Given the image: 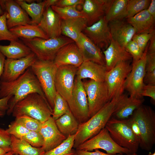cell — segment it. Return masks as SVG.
<instances>
[{
	"mask_svg": "<svg viewBox=\"0 0 155 155\" xmlns=\"http://www.w3.org/2000/svg\"><path fill=\"white\" fill-rule=\"evenodd\" d=\"M126 155H137L136 153H129L127 154H126Z\"/></svg>",
	"mask_w": 155,
	"mask_h": 155,
	"instance_id": "59",
	"label": "cell"
},
{
	"mask_svg": "<svg viewBox=\"0 0 155 155\" xmlns=\"http://www.w3.org/2000/svg\"><path fill=\"white\" fill-rule=\"evenodd\" d=\"M144 100L122 94L119 97L111 117L119 119H125L132 115L134 111L143 104Z\"/></svg>",
	"mask_w": 155,
	"mask_h": 155,
	"instance_id": "23",
	"label": "cell"
},
{
	"mask_svg": "<svg viewBox=\"0 0 155 155\" xmlns=\"http://www.w3.org/2000/svg\"><path fill=\"white\" fill-rule=\"evenodd\" d=\"M14 155H18L17 154H14Z\"/></svg>",
	"mask_w": 155,
	"mask_h": 155,
	"instance_id": "62",
	"label": "cell"
},
{
	"mask_svg": "<svg viewBox=\"0 0 155 155\" xmlns=\"http://www.w3.org/2000/svg\"><path fill=\"white\" fill-rule=\"evenodd\" d=\"M155 19L146 9L126 20L135 29L136 34H139L150 33L155 31Z\"/></svg>",
	"mask_w": 155,
	"mask_h": 155,
	"instance_id": "26",
	"label": "cell"
},
{
	"mask_svg": "<svg viewBox=\"0 0 155 155\" xmlns=\"http://www.w3.org/2000/svg\"><path fill=\"white\" fill-rule=\"evenodd\" d=\"M149 45V43L147 44L142 57L137 61H133L131 70L125 81V90L129 92L130 96L133 97L142 98L141 93L145 84L144 80Z\"/></svg>",
	"mask_w": 155,
	"mask_h": 155,
	"instance_id": "11",
	"label": "cell"
},
{
	"mask_svg": "<svg viewBox=\"0 0 155 155\" xmlns=\"http://www.w3.org/2000/svg\"><path fill=\"white\" fill-rule=\"evenodd\" d=\"M133 132L138 139L140 136V131L138 126L137 123L130 117L128 118Z\"/></svg>",
	"mask_w": 155,
	"mask_h": 155,
	"instance_id": "50",
	"label": "cell"
},
{
	"mask_svg": "<svg viewBox=\"0 0 155 155\" xmlns=\"http://www.w3.org/2000/svg\"><path fill=\"white\" fill-rule=\"evenodd\" d=\"M13 116L26 115L42 123L52 116L53 109L47 100L37 93L28 95L15 105Z\"/></svg>",
	"mask_w": 155,
	"mask_h": 155,
	"instance_id": "4",
	"label": "cell"
},
{
	"mask_svg": "<svg viewBox=\"0 0 155 155\" xmlns=\"http://www.w3.org/2000/svg\"><path fill=\"white\" fill-rule=\"evenodd\" d=\"M87 26L86 19L79 17L61 20V34L75 42L81 33Z\"/></svg>",
	"mask_w": 155,
	"mask_h": 155,
	"instance_id": "27",
	"label": "cell"
},
{
	"mask_svg": "<svg viewBox=\"0 0 155 155\" xmlns=\"http://www.w3.org/2000/svg\"><path fill=\"white\" fill-rule=\"evenodd\" d=\"M147 52L149 53H155V31H153L150 39Z\"/></svg>",
	"mask_w": 155,
	"mask_h": 155,
	"instance_id": "51",
	"label": "cell"
},
{
	"mask_svg": "<svg viewBox=\"0 0 155 155\" xmlns=\"http://www.w3.org/2000/svg\"><path fill=\"white\" fill-rule=\"evenodd\" d=\"M137 124L140 131L139 147L151 150L155 143V113L150 106L142 104L130 117Z\"/></svg>",
	"mask_w": 155,
	"mask_h": 155,
	"instance_id": "3",
	"label": "cell"
},
{
	"mask_svg": "<svg viewBox=\"0 0 155 155\" xmlns=\"http://www.w3.org/2000/svg\"><path fill=\"white\" fill-rule=\"evenodd\" d=\"M107 72L105 66L91 61H83L78 67L76 77L82 80L90 78L98 82H103Z\"/></svg>",
	"mask_w": 155,
	"mask_h": 155,
	"instance_id": "25",
	"label": "cell"
},
{
	"mask_svg": "<svg viewBox=\"0 0 155 155\" xmlns=\"http://www.w3.org/2000/svg\"><path fill=\"white\" fill-rule=\"evenodd\" d=\"M141 96L150 97L153 101H155V85L145 84L144 85L141 93Z\"/></svg>",
	"mask_w": 155,
	"mask_h": 155,
	"instance_id": "46",
	"label": "cell"
},
{
	"mask_svg": "<svg viewBox=\"0 0 155 155\" xmlns=\"http://www.w3.org/2000/svg\"><path fill=\"white\" fill-rule=\"evenodd\" d=\"M112 39L125 48L136 34L133 27L125 19L108 23Z\"/></svg>",
	"mask_w": 155,
	"mask_h": 155,
	"instance_id": "20",
	"label": "cell"
},
{
	"mask_svg": "<svg viewBox=\"0 0 155 155\" xmlns=\"http://www.w3.org/2000/svg\"><path fill=\"white\" fill-rule=\"evenodd\" d=\"M10 151L11 150L0 147V155H5L6 153Z\"/></svg>",
	"mask_w": 155,
	"mask_h": 155,
	"instance_id": "55",
	"label": "cell"
},
{
	"mask_svg": "<svg viewBox=\"0 0 155 155\" xmlns=\"http://www.w3.org/2000/svg\"><path fill=\"white\" fill-rule=\"evenodd\" d=\"M152 32L150 33L136 34L132 38V40L135 42L143 52H144L147 43L150 39Z\"/></svg>",
	"mask_w": 155,
	"mask_h": 155,
	"instance_id": "44",
	"label": "cell"
},
{
	"mask_svg": "<svg viewBox=\"0 0 155 155\" xmlns=\"http://www.w3.org/2000/svg\"><path fill=\"white\" fill-rule=\"evenodd\" d=\"M38 132L43 138L44 144L41 148L45 152L56 147L67 138L59 131L52 116L42 123Z\"/></svg>",
	"mask_w": 155,
	"mask_h": 155,
	"instance_id": "18",
	"label": "cell"
},
{
	"mask_svg": "<svg viewBox=\"0 0 155 155\" xmlns=\"http://www.w3.org/2000/svg\"><path fill=\"white\" fill-rule=\"evenodd\" d=\"M6 130L11 135L19 139H22L30 131L15 120L11 123Z\"/></svg>",
	"mask_w": 155,
	"mask_h": 155,
	"instance_id": "41",
	"label": "cell"
},
{
	"mask_svg": "<svg viewBox=\"0 0 155 155\" xmlns=\"http://www.w3.org/2000/svg\"><path fill=\"white\" fill-rule=\"evenodd\" d=\"M113 0H85L81 11L86 20L87 26H90L104 16Z\"/></svg>",
	"mask_w": 155,
	"mask_h": 155,
	"instance_id": "16",
	"label": "cell"
},
{
	"mask_svg": "<svg viewBox=\"0 0 155 155\" xmlns=\"http://www.w3.org/2000/svg\"><path fill=\"white\" fill-rule=\"evenodd\" d=\"M61 20L59 16L50 7L44 9L42 18L37 25L48 38H56L62 34Z\"/></svg>",
	"mask_w": 155,
	"mask_h": 155,
	"instance_id": "21",
	"label": "cell"
},
{
	"mask_svg": "<svg viewBox=\"0 0 155 155\" xmlns=\"http://www.w3.org/2000/svg\"><path fill=\"white\" fill-rule=\"evenodd\" d=\"M131 69L130 61H124L107 71L105 81L108 88L110 100L123 94L125 81Z\"/></svg>",
	"mask_w": 155,
	"mask_h": 155,
	"instance_id": "10",
	"label": "cell"
},
{
	"mask_svg": "<svg viewBox=\"0 0 155 155\" xmlns=\"http://www.w3.org/2000/svg\"><path fill=\"white\" fill-rule=\"evenodd\" d=\"M37 59L33 53L20 59H6L3 72L0 81L8 82L13 81L22 74Z\"/></svg>",
	"mask_w": 155,
	"mask_h": 155,
	"instance_id": "14",
	"label": "cell"
},
{
	"mask_svg": "<svg viewBox=\"0 0 155 155\" xmlns=\"http://www.w3.org/2000/svg\"><path fill=\"white\" fill-rule=\"evenodd\" d=\"M125 48L132 56L133 61L139 60L144 53L135 42L132 40L128 43Z\"/></svg>",
	"mask_w": 155,
	"mask_h": 155,
	"instance_id": "43",
	"label": "cell"
},
{
	"mask_svg": "<svg viewBox=\"0 0 155 155\" xmlns=\"http://www.w3.org/2000/svg\"><path fill=\"white\" fill-rule=\"evenodd\" d=\"M31 18V24L38 25L40 22L44 9V1L29 3L24 0H15Z\"/></svg>",
	"mask_w": 155,
	"mask_h": 155,
	"instance_id": "32",
	"label": "cell"
},
{
	"mask_svg": "<svg viewBox=\"0 0 155 155\" xmlns=\"http://www.w3.org/2000/svg\"><path fill=\"white\" fill-rule=\"evenodd\" d=\"M30 67L37 79L49 104L53 109L56 92L55 79L58 67L53 61L37 59Z\"/></svg>",
	"mask_w": 155,
	"mask_h": 155,
	"instance_id": "6",
	"label": "cell"
},
{
	"mask_svg": "<svg viewBox=\"0 0 155 155\" xmlns=\"http://www.w3.org/2000/svg\"><path fill=\"white\" fill-rule=\"evenodd\" d=\"M71 155H78L75 151V152Z\"/></svg>",
	"mask_w": 155,
	"mask_h": 155,
	"instance_id": "60",
	"label": "cell"
},
{
	"mask_svg": "<svg viewBox=\"0 0 155 155\" xmlns=\"http://www.w3.org/2000/svg\"><path fill=\"white\" fill-rule=\"evenodd\" d=\"M22 139L35 148H41L44 144L43 138L37 131H30Z\"/></svg>",
	"mask_w": 155,
	"mask_h": 155,
	"instance_id": "42",
	"label": "cell"
},
{
	"mask_svg": "<svg viewBox=\"0 0 155 155\" xmlns=\"http://www.w3.org/2000/svg\"><path fill=\"white\" fill-rule=\"evenodd\" d=\"M15 121L30 131L38 132L42 124L38 120L26 115L17 116Z\"/></svg>",
	"mask_w": 155,
	"mask_h": 155,
	"instance_id": "39",
	"label": "cell"
},
{
	"mask_svg": "<svg viewBox=\"0 0 155 155\" xmlns=\"http://www.w3.org/2000/svg\"><path fill=\"white\" fill-rule=\"evenodd\" d=\"M105 127L115 142L120 146L136 153L139 147V141L131 129L128 118L119 119L111 117Z\"/></svg>",
	"mask_w": 155,
	"mask_h": 155,
	"instance_id": "5",
	"label": "cell"
},
{
	"mask_svg": "<svg viewBox=\"0 0 155 155\" xmlns=\"http://www.w3.org/2000/svg\"><path fill=\"white\" fill-rule=\"evenodd\" d=\"M75 151L78 155H122L120 154L115 155L109 154L101 152L98 149L95 150L94 152L82 150H75Z\"/></svg>",
	"mask_w": 155,
	"mask_h": 155,
	"instance_id": "48",
	"label": "cell"
},
{
	"mask_svg": "<svg viewBox=\"0 0 155 155\" xmlns=\"http://www.w3.org/2000/svg\"><path fill=\"white\" fill-rule=\"evenodd\" d=\"M144 80L145 84L155 85V53H147Z\"/></svg>",
	"mask_w": 155,
	"mask_h": 155,
	"instance_id": "35",
	"label": "cell"
},
{
	"mask_svg": "<svg viewBox=\"0 0 155 155\" xmlns=\"http://www.w3.org/2000/svg\"><path fill=\"white\" fill-rule=\"evenodd\" d=\"M0 5L7 13V24L9 30L19 25L31 24L28 14L15 0H0Z\"/></svg>",
	"mask_w": 155,
	"mask_h": 155,
	"instance_id": "17",
	"label": "cell"
},
{
	"mask_svg": "<svg viewBox=\"0 0 155 155\" xmlns=\"http://www.w3.org/2000/svg\"><path fill=\"white\" fill-rule=\"evenodd\" d=\"M23 43L36 56L37 59L53 61L59 49L64 46L74 42L64 36L47 39L39 37L27 39L21 38Z\"/></svg>",
	"mask_w": 155,
	"mask_h": 155,
	"instance_id": "7",
	"label": "cell"
},
{
	"mask_svg": "<svg viewBox=\"0 0 155 155\" xmlns=\"http://www.w3.org/2000/svg\"><path fill=\"white\" fill-rule=\"evenodd\" d=\"M13 155H14V154H13Z\"/></svg>",
	"mask_w": 155,
	"mask_h": 155,
	"instance_id": "63",
	"label": "cell"
},
{
	"mask_svg": "<svg viewBox=\"0 0 155 155\" xmlns=\"http://www.w3.org/2000/svg\"><path fill=\"white\" fill-rule=\"evenodd\" d=\"M11 150L18 155H43L45 152L42 148L33 147L22 139L11 135Z\"/></svg>",
	"mask_w": 155,
	"mask_h": 155,
	"instance_id": "31",
	"label": "cell"
},
{
	"mask_svg": "<svg viewBox=\"0 0 155 155\" xmlns=\"http://www.w3.org/2000/svg\"><path fill=\"white\" fill-rule=\"evenodd\" d=\"M59 0H46L44 1V9L56 5Z\"/></svg>",
	"mask_w": 155,
	"mask_h": 155,
	"instance_id": "54",
	"label": "cell"
},
{
	"mask_svg": "<svg viewBox=\"0 0 155 155\" xmlns=\"http://www.w3.org/2000/svg\"><path fill=\"white\" fill-rule=\"evenodd\" d=\"M14 154V152L13 151L11 150L6 153L5 155H13Z\"/></svg>",
	"mask_w": 155,
	"mask_h": 155,
	"instance_id": "56",
	"label": "cell"
},
{
	"mask_svg": "<svg viewBox=\"0 0 155 155\" xmlns=\"http://www.w3.org/2000/svg\"><path fill=\"white\" fill-rule=\"evenodd\" d=\"M37 93L46 99L40 83L31 67L16 79L11 82L0 81V99L11 96L7 114L12 113L16 104L28 94Z\"/></svg>",
	"mask_w": 155,
	"mask_h": 155,
	"instance_id": "1",
	"label": "cell"
},
{
	"mask_svg": "<svg viewBox=\"0 0 155 155\" xmlns=\"http://www.w3.org/2000/svg\"><path fill=\"white\" fill-rule=\"evenodd\" d=\"M88 103L90 118L111 100L109 91L105 81L91 80L83 82Z\"/></svg>",
	"mask_w": 155,
	"mask_h": 155,
	"instance_id": "8",
	"label": "cell"
},
{
	"mask_svg": "<svg viewBox=\"0 0 155 155\" xmlns=\"http://www.w3.org/2000/svg\"><path fill=\"white\" fill-rule=\"evenodd\" d=\"M62 20H66L79 17H83L82 13L78 10L76 7H60L56 6L51 7Z\"/></svg>",
	"mask_w": 155,
	"mask_h": 155,
	"instance_id": "38",
	"label": "cell"
},
{
	"mask_svg": "<svg viewBox=\"0 0 155 155\" xmlns=\"http://www.w3.org/2000/svg\"><path fill=\"white\" fill-rule=\"evenodd\" d=\"M119 98H113L87 121L79 124L75 134L73 148L76 149L105 127L114 111Z\"/></svg>",
	"mask_w": 155,
	"mask_h": 155,
	"instance_id": "2",
	"label": "cell"
},
{
	"mask_svg": "<svg viewBox=\"0 0 155 155\" xmlns=\"http://www.w3.org/2000/svg\"><path fill=\"white\" fill-rule=\"evenodd\" d=\"M11 98V96L0 99V111L5 112L9 108V102Z\"/></svg>",
	"mask_w": 155,
	"mask_h": 155,
	"instance_id": "49",
	"label": "cell"
},
{
	"mask_svg": "<svg viewBox=\"0 0 155 155\" xmlns=\"http://www.w3.org/2000/svg\"><path fill=\"white\" fill-rule=\"evenodd\" d=\"M0 51L7 59H13L25 57L32 53L27 46L18 40L10 41L8 45L0 44Z\"/></svg>",
	"mask_w": 155,
	"mask_h": 155,
	"instance_id": "28",
	"label": "cell"
},
{
	"mask_svg": "<svg viewBox=\"0 0 155 155\" xmlns=\"http://www.w3.org/2000/svg\"><path fill=\"white\" fill-rule=\"evenodd\" d=\"M102 53L104 57L107 71L121 62L130 61L132 59L131 55L125 48L112 39L108 46Z\"/></svg>",
	"mask_w": 155,
	"mask_h": 155,
	"instance_id": "24",
	"label": "cell"
},
{
	"mask_svg": "<svg viewBox=\"0 0 155 155\" xmlns=\"http://www.w3.org/2000/svg\"><path fill=\"white\" fill-rule=\"evenodd\" d=\"M11 135L6 130L0 128V147L11 150Z\"/></svg>",
	"mask_w": 155,
	"mask_h": 155,
	"instance_id": "45",
	"label": "cell"
},
{
	"mask_svg": "<svg viewBox=\"0 0 155 155\" xmlns=\"http://www.w3.org/2000/svg\"><path fill=\"white\" fill-rule=\"evenodd\" d=\"M7 13L6 11L0 16V41L7 40L10 42L18 40V38L12 33L7 28Z\"/></svg>",
	"mask_w": 155,
	"mask_h": 155,
	"instance_id": "40",
	"label": "cell"
},
{
	"mask_svg": "<svg viewBox=\"0 0 155 155\" xmlns=\"http://www.w3.org/2000/svg\"><path fill=\"white\" fill-rule=\"evenodd\" d=\"M78 68L70 65L60 66L57 68L55 79V86L58 92L70 104L74 86L75 77Z\"/></svg>",
	"mask_w": 155,
	"mask_h": 155,
	"instance_id": "13",
	"label": "cell"
},
{
	"mask_svg": "<svg viewBox=\"0 0 155 155\" xmlns=\"http://www.w3.org/2000/svg\"><path fill=\"white\" fill-rule=\"evenodd\" d=\"M75 43L83 61H91L105 66L104 57L101 49L83 32Z\"/></svg>",
	"mask_w": 155,
	"mask_h": 155,
	"instance_id": "19",
	"label": "cell"
},
{
	"mask_svg": "<svg viewBox=\"0 0 155 155\" xmlns=\"http://www.w3.org/2000/svg\"><path fill=\"white\" fill-rule=\"evenodd\" d=\"M55 122L59 131L67 137L76 133L79 124L70 110L55 120Z\"/></svg>",
	"mask_w": 155,
	"mask_h": 155,
	"instance_id": "29",
	"label": "cell"
},
{
	"mask_svg": "<svg viewBox=\"0 0 155 155\" xmlns=\"http://www.w3.org/2000/svg\"><path fill=\"white\" fill-rule=\"evenodd\" d=\"M82 32L101 49L104 50L108 46L112 39L108 23L105 16L91 26H87Z\"/></svg>",
	"mask_w": 155,
	"mask_h": 155,
	"instance_id": "15",
	"label": "cell"
},
{
	"mask_svg": "<svg viewBox=\"0 0 155 155\" xmlns=\"http://www.w3.org/2000/svg\"><path fill=\"white\" fill-rule=\"evenodd\" d=\"M5 59V56L0 51V81L3 72Z\"/></svg>",
	"mask_w": 155,
	"mask_h": 155,
	"instance_id": "53",
	"label": "cell"
},
{
	"mask_svg": "<svg viewBox=\"0 0 155 155\" xmlns=\"http://www.w3.org/2000/svg\"><path fill=\"white\" fill-rule=\"evenodd\" d=\"M83 61L82 55L75 42L67 44L61 48L53 60L57 67L68 65L78 67Z\"/></svg>",
	"mask_w": 155,
	"mask_h": 155,
	"instance_id": "22",
	"label": "cell"
},
{
	"mask_svg": "<svg viewBox=\"0 0 155 155\" xmlns=\"http://www.w3.org/2000/svg\"><path fill=\"white\" fill-rule=\"evenodd\" d=\"M128 0H113L105 17L108 22L126 18Z\"/></svg>",
	"mask_w": 155,
	"mask_h": 155,
	"instance_id": "33",
	"label": "cell"
},
{
	"mask_svg": "<svg viewBox=\"0 0 155 155\" xmlns=\"http://www.w3.org/2000/svg\"><path fill=\"white\" fill-rule=\"evenodd\" d=\"M9 30L18 38L30 39L39 37L45 39H49L43 31L37 25L27 24L19 25Z\"/></svg>",
	"mask_w": 155,
	"mask_h": 155,
	"instance_id": "30",
	"label": "cell"
},
{
	"mask_svg": "<svg viewBox=\"0 0 155 155\" xmlns=\"http://www.w3.org/2000/svg\"><path fill=\"white\" fill-rule=\"evenodd\" d=\"M70 110L66 101L57 92L56 93L52 117L56 120Z\"/></svg>",
	"mask_w": 155,
	"mask_h": 155,
	"instance_id": "36",
	"label": "cell"
},
{
	"mask_svg": "<svg viewBox=\"0 0 155 155\" xmlns=\"http://www.w3.org/2000/svg\"><path fill=\"white\" fill-rule=\"evenodd\" d=\"M69 106L79 124L90 118L87 96L83 82L76 77L74 80L71 102Z\"/></svg>",
	"mask_w": 155,
	"mask_h": 155,
	"instance_id": "12",
	"label": "cell"
},
{
	"mask_svg": "<svg viewBox=\"0 0 155 155\" xmlns=\"http://www.w3.org/2000/svg\"><path fill=\"white\" fill-rule=\"evenodd\" d=\"M84 0H59L56 6L60 7H76L82 5Z\"/></svg>",
	"mask_w": 155,
	"mask_h": 155,
	"instance_id": "47",
	"label": "cell"
},
{
	"mask_svg": "<svg viewBox=\"0 0 155 155\" xmlns=\"http://www.w3.org/2000/svg\"><path fill=\"white\" fill-rule=\"evenodd\" d=\"M147 10L149 13L155 18V0H152Z\"/></svg>",
	"mask_w": 155,
	"mask_h": 155,
	"instance_id": "52",
	"label": "cell"
},
{
	"mask_svg": "<svg viewBox=\"0 0 155 155\" xmlns=\"http://www.w3.org/2000/svg\"><path fill=\"white\" fill-rule=\"evenodd\" d=\"M101 149L111 154H127L131 153L128 150L116 144L113 140L107 129L104 127L93 137L78 146L75 150L92 151Z\"/></svg>",
	"mask_w": 155,
	"mask_h": 155,
	"instance_id": "9",
	"label": "cell"
},
{
	"mask_svg": "<svg viewBox=\"0 0 155 155\" xmlns=\"http://www.w3.org/2000/svg\"><path fill=\"white\" fill-rule=\"evenodd\" d=\"M151 0H128L127 7L126 18L133 17L142 11L147 9Z\"/></svg>",
	"mask_w": 155,
	"mask_h": 155,
	"instance_id": "37",
	"label": "cell"
},
{
	"mask_svg": "<svg viewBox=\"0 0 155 155\" xmlns=\"http://www.w3.org/2000/svg\"><path fill=\"white\" fill-rule=\"evenodd\" d=\"M75 134L69 135L61 144L45 152L43 155H71L75 151L73 148Z\"/></svg>",
	"mask_w": 155,
	"mask_h": 155,
	"instance_id": "34",
	"label": "cell"
},
{
	"mask_svg": "<svg viewBox=\"0 0 155 155\" xmlns=\"http://www.w3.org/2000/svg\"><path fill=\"white\" fill-rule=\"evenodd\" d=\"M4 11L3 10L1 6L0 5V16H1L3 14Z\"/></svg>",
	"mask_w": 155,
	"mask_h": 155,
	"instance_id": "57",
	"label": "cell"
},
{
	"mask_svg": "<svg viewBox=\"0 0 155 155\" xmlns=\"http://www.w3.org/2000/svg\"><path fill=\"white\" fill-rule=\"evenodd\" d=\"M5 112L0 111V117L3 116L5 113Z\"/></svg>",
	"mask_w": 155,
	"mask_h": 155,
	"instance_id": "58",
	"label": "cell"
},
{
	"mask_svg": "<svg viewBox=\"0 0 155 155\" xmlns=\"http://www.w3.org/2000/svg\"><path fill=\"white\" fill-rule=\"evenodd\" d=\"M148 155H155V152L153 153H150Z\"/></svg>",
	"mask_w": 155,
	"mask_h": 155,
	"instance_id": "61",
	"label": "cell"
}]
</instances>
